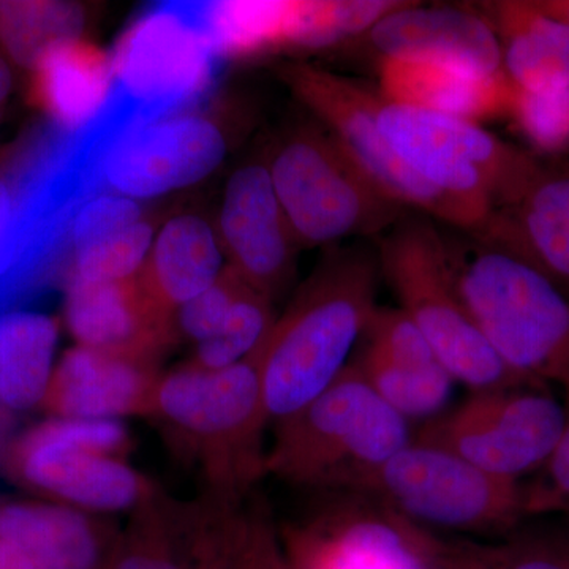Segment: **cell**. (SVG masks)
I'll return each mask as SVG.
<instances>
[{
	"mask_svg": "<svg viewBox=\"0 0 569 569\" xmlns=\"http://www.w3.org/2000/svg\"><path fill=\"white\" fill-rule=\"evenodd\" d=\"M350 493L372 498L426 530L509 535L527 518L522 482L413 440Z\"/></svg>",
	"mask_w": 569,
	"mask_h": 569,
	"instance_id": "cell-8",
	"label": "cell"
},
{
	"mask_svg": "<svg viewBox=\"0 0 569 569\" xmlns=\"http://www.w3.org/2000/svg\"><path fill=\"white\" fill-rule=\"evenodd\" d=\"M249 288L233 268L224 269L208 290L179 307L176 326L187 339L203 342L220 328L231 307Z\"/></svg>",
	"mask_w": 569,
	"mask_h": 569,
	"instance_id": "cell-36",
	"label": "cell"
},
{
	"mask_svg": "<svg viewBox=\"0 0 569 569\" xmlns=\"http://www.w3.org/2000/svg\"><path fill=\"white\" fill-rule=\"evenodd\" d=\"M565 426L552 455L539 468L537 477L523 485L526 516H569V388L561 389Z\"/></svg>",
	"mask_w": 569,
	"mask_h": 569,
	"instance_id": "cell-35",
	"label": "cell"
},
{
	"mask_svg": "<svg viewBox=\"0 0 569 569\" xmlns=\"http://www.w3.org/2000/svg\"><path fill=\"white\" fill-rule=\"evenodd\" d=\"M269 173L299 246L380 238L408 211L321 127L290 134L277 148Z\"/></svg>",
	"mask_w": 569,
	"mask_h": 569,
	"instance_id": "cell-7",
	"label": "cell"
},
{
	"mask_svg": "<svg viewBox=\"0 0 569 569\" xmlns=\"http://www.w3.org/2000/svg\"><path fill=\"white\" fill-rule=\"evenodd\" d=\"M312 518L288 527L290 569H437V537L372 498L332 492Z\"/></svg>",
	"mask_w": 569,
	"mask_h": 569,
	"instance_id": "cell-13",
	"label": "cell"
},
{
	"mask_svg": "<svg viewBox=\"0 0 569 569\" xmlns=\"http://www.w3.org/2000/svg\"><path fill=\"white\" fill-rule=\"evenodd\" d=\"M269 569H290L288 567L287 560H284L282 546L277 542V548L274 553H272L271 567Z\"/></svg>",
	"mask_w": 569,
	"mask_h": 569,
	"instance_id": "cell-43",
	"label": "cell"
},
{
	"mask_svg": "<svg viewBox=\"0 0 569 569\" xmlns=\"http://www.w3.org/2000/svg\"><path fill=\"white\" fill-rule=\"evenodd\" d=\"M112 88L111 59L80 39L54 44L32 69V103L48 121L77 132L96 119Z\"/></svg>",
	"mask_w": 569,
	"mask_h": 569,
	"instance_id": "cell-25",
	"label": "cell"
},
{
	"mask_svg": "<svg viewBox=\"0 0 569 569\" xmlns=\"http://www.w3.org/2000/svg\"><path fill=\"white\" fill-rule=\"evenodd\" d=\"M84 14L80 7L50 0L0 2V44L11 61L33 69L54 44L80 39Z\"/></svg>",
	"mask_w": 569,
	"mask_h": 569,
	"instance_id": "cell-31",
	"label": "cell"
},
{
	"mask_svg": "<svg viewBox=\"0 0 569 569\" xmlns=\"http://www.w3.org/2000/svg\"><path fill=\"white\" fill-rule=\"evenodd\" d=\"M274 321L271 301L249 288L231 307L220 328L197 343L192 365L206 370L238 365L260 347Z\"/></svg>",
	"mask_w": 569,
	"mask_h": 569,
	"instance_id": "cell-32",
	"label": "cell"
},
{
	"mask_svg": "<svg viewBox=\"0 0 569 569\" xmlns=\"http://www.w3.org/2000/svg\"><path fill=\"white\" fill-rule=\"evenodd\" d=\"M77 209L50 176L3 153L0 159V312L51 282L71 258Z\"/></svg>",
	"mask_w": 569,
	"mask_h": 569,
	"instance_id": "cell-14",
	"label": "cell"
},
{
	"mask_svg": "<svg viewBox=\"0 0 569 569\" xmlns=\"http://www.w3.org/2000/svg\"><path fill=\"white\" fill-rule=\"evenodd\" d=\"M224 151L222 133L201 116L134 123L100 148V182L104 192L156 197L206 178L222 162Z\"/></svg>",
	"mask_w": 569,
	"mask_h": 569,
	"instance_id": "cell-15",
	"label": "cell"
},
{
	"mask_svg": "<svg viewBox=\"0 0 569 569\" xmlns=\"http://www.w3.org/2000/svg\"><path fill=\"white\" fill-rule=\"evenodd\" d=\"M220 264L222 254L209 224L182 216L164 224L137 277L152 301L174 316L219 279Z\"/></svg>",
	"mask_w": 569,
	"mask_h": 569,
	"instance_id": "cell-26",
	"label": "cell"
},
{
	"mask_svg": "<svg viewBox=\"0 0 569 569\" xmlns=\"http://www.w3.org/2000/svg\"><path fill=\"white\" fill-rule=\"evenodd\" d=\"M157 381L153 362L78 347L63 356L52 373L43 402L59 418L148 415Z\"/></svg>",
	"mask_w": 569,
	"mask_h": 569,
	"instance_id": "cell-21",
	"label": "cell"
},
{
	"mask_svg": "<svg viewBox=\"0 0 569 569\" xmlns=\"http://www.w3.org/2000/svg\"><path fill=\"white\" fill-rule=\"evenodd\" d=\"M127 445L129 433L118 419L58 418L26 432L10 463L32 488L93 511H119L151 492L119 459Z\"/></svg>",
	"mask_w": 569,
	"mask_h": 569,
	"instance_id": "cell-11",
	"label": "cell"
},
{
	"mask_svg": "<svg viewBox=\"0 0 569 569\" xmlns=\"http://www.w3.org/2000/svg\"><path fill=\"white\" fill-rule=\"evenodd\" d=\"M58 325L43 313L0 312V408L28 410L43 402L51 381Z\"/></svg>",
	"mask_w": 569,
	"mask_h": 569,
	"instance_id": "cell-27",
	"label": "cell"
},
{
	"mask_svg": "<svg viewBox=\"0 0 569 569\" xmlns=\"http://www.w3.org/2000/svg\"><path fill=\"white\" fill-rule=\"evenodd\" d=\"M194 507L148 493L116 538L104 569H192Z\"/></svg>",
	"mask_w": 569,
	"mask_h": 569,
	"instance_id": "cell-28",
	"label": "cell"
},
{
	"mask_svg": "<svg viewBox=\"0 0 569 569\" xmlns=\"http://www.w3.org/2000/svg\"><path fill=\"white\" fill-rule=\"evenodd\" d=\"M67 325L81 347L153 362L174 336V316L164 312L137 276L116 282L69 280Z\"/></svg>",
	"mask_w": 569,
	"mask_h": 569,
	"instance_id": "cell-19",
	"label": "cell"
},
{
	"mask_svg": "<svg viewBox=\"0 0 569 569\" xmlns=\"http://www.w3.org/2000/svg\"><path fill=\"white\" fill-rule=\"evenodd\" d=\"M535 6L542 13L569 24V0H539V2H535Z\"/></svg>",
	"mask_w": 569,
	"mask_h": 569,
	"instance_id": "cell-41",
	"label": "cell"
},
{
	"mask_svg": "<svg viewBox=\"0 0 569 569\" xmlns=\"http://www.w3.org/2000/svg\"><path fill=\"white\" fill-rule=\"evenodd\" d=\"M362 337L355 365L377 396L407 421L440 415L455 380L413 321L399 307H377Z\"/></svg>",
	"mask_w": 569,
	"mask_h": 569,
	"instance_id": "cell-17",
	"label": "cell"
},
{
	"mask_svg": "<svg viewBox=\"0 0 569 569\" xmlns=\"http://www.w3.org/2000/svg\"><path fill=\"white\" fill-rule=\"evenodd\" d=\"M381 99L481 123L509 116L516 88L507 74H486L432 61L380 59Z\"/></svg>",
	"mask_w": 569,
	"mask_h": 569,
	"instance_id": "cell-22",
	"label": "cell"
},
{
	"mask_svg": "<svg viewBox=\"0 0 569 569\" xmlns=\"http://www.w3.org/2000/svg\"><path fill=\"white\" fill-rule=\"evenodd\" d=\"M151 224L141 222L71 254L69 280L116 282L137 276L151 252Z\"/></svg>",
	"mask_w": 569,
	"mask_h": 569,
	"instance_id": "cell-33",
	"label": "cell"
},
{
	"mask_svg": "<svg viewBox=\"0 0 569 569\" xmlns=\"http://www.w3.org/2000/svg\"><path fill=\"white\" fill-rule=\"evenodd\" d=\"M11 88V71L10 67L3 59H0V104L6 102Z\"/></svg>",
	"mask_w": 569,
	"mask_h": 569,
	"instance_id": "cell-42",
	"label": "cell"
},
{
	"mask_svg": "<svg viewBox=\"0 0 569 569\" xmlns=\"http://www.w3.org/2000/svg\"><path fill=\"white\" fill-rule=\"evenodd\" d=\"M0 569H37L20 549L0 538Z\"/></svg>",
	"mask_w": 569,
	"mask_h": 569,
	"instance_id": "cell-40",
	"label": "cell"
},
{
	"mask_svg": "<svg viewBox=\"0 0 569 569\" xmlns=\"http://www.w3.org/2000/svg\"><path fill=\"white\" fill-rule=\"evenodd\" d=\"M0 538L37 569H104L116 542L81 512L40 503L2 505Z\"/></svg>",
	"mask_w": 569,
	"mask_h": 569,
	"instance_id": "cell-24",
	"label": "cell"
},
{
	"mask_svg": "<svg viewBox=\"0 0 569 569\" xmlns=\"http://www.w3.org/2000/svg\"><path fill=\"white\" fill-rule=\"evenodd\" d=\"M500 41L501 67L519 91L569 89V24L542 13L535 2H496L488 7Z\"/></svg>",
	"mask_w": 569,
	"mask_h": 569,
	"instance_id": "cell-23",
	"label": "cell"
},
{
	"mask_svg": "<svg viewBox=\"0 0 569 569\" xmlns=\"http://www.w3.org/2000/svg\"><path fill=\"white\" fill-rule=\"evenodd\" d=\"M380 277L377 252L366 247L325 254L260 343L269 419L296 413L342 373L377 310Z\"/></svg>",
	"mask_w": 569,
	"mask_h": 569,
	"instance_id": "cell-1",
	"label": "cell"
},
{
	"mask_svg": "<svg viewBox=\"0 0 569 569\" xmlns=\"http://www.w3.org/2000/svg\"><path fill=\"white\" fill-rule=\"evenodd\" d=\"M220 231L238 276L272 301L295 276L296 241L269 167L247 164L236 171L224 192Z\"/></svg>",
	"mask_w": 569,
	"mask_h": 569,
	"instance_id": "cell-16",
	"label": "cell"
},
{
	"mask_svg": "<svg viewBox=\"0 0 569 569\" xmlns=\"http://www.w3.org/2000/svg\"><path fill=\"white\" fill-rule=\"evenodd\" d=\"M437 569H505L493 546L441 541L437 538Z\"/></svg>",
	"mask_w": 569,
	"mask_h": 569,
	"instance_id": "cell-39",
	"label": "cell"
},
{
	"mask_svg": "<svg viewBox=\"0 0 569 569\" xmlns=\"http://www.w3.org/2000/svg\"><path fill=\"white\" fill-rule=\"evenodd\" d=\"M493 550L505 569H569V537L557 531L518 529Z\"/></svg>",
	"mask_w": 569,
	"mask_h": 569,
	"instance_id": "cell-38",
	"label": "cell"
},
{
	"mask_svg": "<svg viewBox=\"0 0 569 569\" xmlns=\"http://www.w3.org/2000/svg\"><path fill=\"white\" fill-rule=\"evenodd\" d=\"M141 222V209L126 197L100 194L82 204L70 231L71 254Z\"/></svg>",
	"mask_w": 569,
	"mask_h": 569,
	"instance_id": "cell-37",
	"label": "cell"
},
{
	"mask_svg": "<svg viewBox=\"0 0 569 569\" xmlns=\"http://www.w3.org/2000/svg\"><path fill=\"white\" fill-rule=\"evenodd\" d=\"M277 538L241 505H194L192 569H269Z\"/></svg>",
	"mask_w": 569,
	"mask_h": 569,
	"instance_id": "cell-29",
	"label": "cell"
},
{
	"mask_svg": "<svg viewBox=\"0 0 569 569\" xmlns=\"http://www.w3.org/2000/svg\"><path fill=\"white\" fill-rule=\"evenodd\" d=\"M217 61L204 2L157 3L118 41L112 89L142 121H157L200 100L211 88Z\"/></svg>",
	"mask_w": 569,
	"mask_h": 569,
	"instance_id": "cell-9",
	"label": "cell"
},
{
	"mask_svg": "<svg viewBox=\"0 0 569 569\" xmlns=\"http://www.w3.org/2000/svg\"><path fill=\"white\" fill-rule=\"evenodd\" d=\"M378 123L415 173L471 213L475 233L498 209L515 204L537 171L539 157L501 141L481 123L383 99Z\"/></svg>",
	"mask_w": 569,
	"mask_h": 569,
	"instance_id": "cell-6",
	"label": "cell"
},
{
	"mask_svg": "<svg viewBox=\"0 0 569 569\" xmlns=\"http://www.w3.org/2000/svg\"><path fill=\"white\" fill-rule=\"evenodd\" d=\"M0 413H7V411H3L2 408H0Z\"/></svg>",
	"mask_w": 569,
	"mask_h": 569,
	"instance_id": "cell-44",
	"label": "cell"
},
{
	"mask_svg": "<svg viewBox=\"0 0 569 569\" xmlns=\"http://www.w3.org/2000/svg\"><path fill=\"white\" fill-rule=\"evenodd\" d=\"M509 118L538 149L559 152L569 144V89L546 93L516 89Z\"/></svg>",
	"mask_w": 569,
	"mask_h": 569,
	"instance_id": "cell-34",
	"label": "cell"
},
{
	"mask_svg": "<svg viewBox=\"0 0 569 569\" xmlns=\"http://www.w3.org/2000/svg\"><path fill=\"white\" fill-rule=\"evenodd\" d=\"M280 77L389 197L410 211L425 213L463 233L478 230L477 220L466 208L426 182L397 156L378 123L380 93L309 63L284 67Z\"/></svg>",
	"mask_w": 569,
	"mask_h": 569,
	"instance_id": "cell-12",
	"label": "cell"
},
{
	"mask_svg": "<svg viewBox=\"0 0 569 569\" xmlns=\"http://www.w3.org/2000/svg\"><path fill=\"white\" fill-rule=\"evenodd\" d=\"M148 415L200 467L209 500L239 505L266 475L260 347L227 369L189 365L159 378Z\"/></svg>",
	"mask_w": 569,
	"mask_h": 569,
	"instance_id": "cell-3",
	"label": "cell"
},
{
	"mask_svg": "<svg viewBox=\"0 0 569 569\" xmlns=\"http://www.w3.org/2000/svg\"><path fill=\"white\" fill-rule=\"evenodd\" d=\"M408 421L348 365L307 406L277 421L266 473L329 492H351L410 443Z\"/></svg>",
	"mask_w": 569,
	"mask_h": 569,
	"instance_id": "cell-4",
	"label": "cell"
},
{
	"mask_svg": "<svg viewBox=\"0 0 569 569\" xmlns=\"http://www.w3.org/2000/svg\"><path fill=\"white\" fill-rule=\"evenodd\" d=\"M365 36L380 59H417L503 73L500 41L489 18L462 7L406 2Z\"/></svg>",
	"mask_w": 569,
	"mask_h": 569,
	"instance_id": "cell-18",
	"label": "cell"
},
{
	"mask_svg": "<svg viewBox=\"0 0 569 569\" xmlns=\"http://www.w3.org/2000/svg\"><path fill=\"white\" fill-rule=\"evenodd\" d=\"M301 2L228 0L204 2V17L219 58H253L296 48Z\"/></svg>",
	"mask_w": 569,
	"mask_h": 569,
	"instance_id": "cell-30",
	"label": "cell"
},
{
	"mask_svg": "<svg viewBox=\"0 0 569 569\" xmlns=\"http://www.w3.org/2000/svg\"><path fill=\"white\" fill-rule=\"evenodd\" d=\"M526 258L569 298V162L539 159L515 204L498 209L478 233Z\"/></svg>",
	"mask_w": 569,
	"mask_h": 569,
	"instance_id": "cell-20",
	"label": "cell"
},
{
	"mask_svg": "<svg viewBox=\"0 0 569 569\" xmlns=\"http://www.w3.org/2000/svg\"><path fill=\"white\" fill-rule=\"evenodd\" d=\"M563 426V400L550 387L526 383L471 391L458 407L430 418L413 441L520 481L545 466Z\"/></svg>",
	"mask_w": 569,
	"mask_h": 569,
	"instance_id": "cell-10",
	"label": "cell"
},
{
	"mask_svg": "<svg viewBox=\"0 0 569 569\" xmlns=\"http://www.w3.org/2000/svg\"><path fill=\"white\" fill-rule=\"evenodd\" d=\"M463 305L501 361L546 387L569 388V298L526 258L470 233L445 236Z\"/></svg>",
	"mask_w": 569,
	"mask_h": 569,
	"instance_id": "cell-2",
	"label": "cell"
},
{
	"mask_svg": "<svg viewBox=\"0 0 569 569\" xmlns=\"http://www.w3.org/2000/svg\"><path fill=\"white\" fill-rule=\"evenodd\" d=\"M377 258L399 309L425 336L452 380L471 391L533 383L501 361L475 323L456 288L445 236L430 217L408 209L378 239Z\"/></svg>",
	"mask_w": 569,
	"mask_h": 569,
	"instance_id": "cell-5",
	"label": "cell"
}]
</instances>
